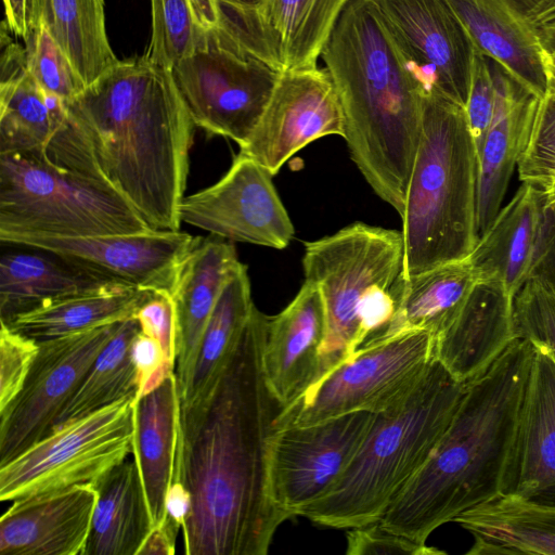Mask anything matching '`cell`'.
I'll return each instance as SVG.
<instances>
[{"label":"cell","mask_w":555,"mask_h":555,"mask_svg":"<svg viewBox=\"0 0 555 555\" xmlns=\"http://www.w3.org/2000/svg\"><path fill=\"white\" fill-rule=\"evenodd\" d=\"M435 336L423 330L362 345L313 383L274 425H312L357 411L374 414L403 400L434 359Z\"/></svg>","instance_id":"cell-10"},{"label":"cell","mask_w":555,"mask_h":555,"mask_svg":"<svg viewBox=\"0 0 555 555\" xmlns=\"http://www.w3.org/2000/svg\"><path fill=\"white\" fill-rule=\"evenodd\" d=\"M402 263L401 231L362 222L305 243V281L319 286L326 312L318 379L357 351L362 327L392 312Z\"/></svg>","instance_id":"cell-7"},{"label":"cell","mask_w":555,"mask_h":555,"mask_svg":"<svg viewBox=\"0 0 555 555\" xmlns=\"http://www.w3.org/2000/svg\"><path fill=\"white\" fill-rule=\"evenodd\" d=\"M513 5L529 20L534 15L544 0H509Z\"/></svg>","instance_id":"cell-52"},{"label":"cell","mask_w":555,"mask_h":555,"mask_svg":"<svg viewBox=\"0 0 555 555\" xmlns=\"http://www.w3.org/2000/svg\"><path fill=\"white\" fill-rule=\"evenodd\" d=\"M272 175L238 152L227 173L180 205V220L223 240L285 248L294 227Z\"/></svg>","instance_id":"cell-14"},{"label":"cell","mask_w":555,"mask_h":555,"mask_svg":"<svg viewBox=\"0 0 555 555\" xmlns=\"http://www.w3.org/2000/svg\"><path fill=\"white\" fill-rule=\"evenodd\" d=\"M546 219L543 190L522 182L469 255L479 281L499 284L514 299L538 266Z\"/></svg>","instance_id":"cell-23"},{"label":"cell","mask_w":555,"mask_h":555,"mask_svg":"<svg viewBox=\"0 0 555 555\" xmlns=\"http://www.w3.org/2000/svg\"><path fill=\"white\" fill-rule=\"evenodd\" d=\"M171 72L194 125L240 147L253 134L280 75L221 23L206 30Z\"/></svg>","instance_id":"cell-9"},{"label":"cell","mask_w":555,"mask_h":555,"mask_svg":"<svg viewBox=\"0 0 555 555\" xmlns=\"http://www.w3.org/2000/svg\"><path fill=\"white\" fill-rule=\"evenodd\" d=\"M552 11H555V0H544L542 4L538 8L534 15L530 18V21L544 15L546 13H550Z\"/></svg>","instance_id":"cell-53"},{"label":"cell","mask_w":555,"mask_h":555,"mask_svg":"<svg viewBox=\"0 0 555 555\" xmlns=\"http://www.w3.org/2000/svg\"><path fill=\"white\" fill-rule=\"evenodd\" d=\"M139 332L141 327L135 318L120 322L115 335L55 418L50 433L118 400L137 397L138 374L131 357V344Z\"/></svg>","instance_id":"cell-35"},{"label":"cell","mask_w":555,"mask_h":555,"mask_svg":"<svg viewBox=\"0 0 555 555\" xmlns=\"http://www.w3.org/2000/svg\"><path fill=\"white\" fill-rule=\"evenodd\" d=\"M466 390L437 359L399 403L375 414L348 468L320 501L301 516L335 529L382 519L423 468L450 426Z\"/></svg>","instance_id":"cell-5"},{"label":"cell","mask_w":555,"mask_h":555,"mask_svg":"<svg viewBox=\"0 0 555 555\" xmlns=\"http://www.w3.org/2000/svg\"><path fill=\"white\" fill-rule=\"evenodd\" d=\"M478 156L464 105L433 89L423 99L420 141L402 220L408 278L468 257L477 230Z\"/></svg>","instance_id":"cell-6"},{"label":"cell","mask_w":555,"mask_h":555,"mask_svg":"<svg viewBox=\"0 0 555 555\" xmlns=\"http://www.w3.org/2000/svg\"><path fill=\"white\" fill-rule=\"evenodd\" d=\"M120 322L38 343L21 391L0 411V465L50 434L55 418Z\"/></svg>","instance_id":"cell-13"},{"label":"cell","mask_w":555,"mask_h":555,"mask_svg":"<svg viewBox=\"0 0 555 555\" xmlns=\"http://www.w3.org/2000/svg\"><path fill=\"white\" fill-rule=\"evenodd\" d=\"M516 170L524 183L540 189L555 183V99L548 94L540 102Z\"/></svg>","instance_id":"cell-40"},{"label":"cell","mask_w":555,"mask_h":555,"mask_svg":"<svg viewBox=\"0 0 555 555\" xmlns=\"http://www.w3.org/2000/svg\"><path fill=\"white\" fill-rule=\"evenodd\" d=\"M66 106L41 154L118 194L154 230L178 231L196 126L171 69L119 60Z\"/></svg>","instance_id":"cell-2"},{"label":"cell","mask_w":555,"mask_h":555,"mask_svg":"<svg viewBox=\"0 0 555 555\" xmlns=\"http://www.w3.org/2000/svg\"><path fill=\"white\" fill-rule=\"evenodd\" d=\"M545 70L547 78V93L555 99V53L545 52Z\"/></svg>","instance_id":"cell-51"},{"label":"cell","mask_w":555,"mask_h":555,"mask_svg":"<svg viewBox=\"0 0 555 555\" xmlns=\"http://www.w3.org/2000/svg\"><path fill=\"white\" fill-rule=\"evenodd\" d=\"M131 357L138 374L135 400L154 390L175 373V363L166 359L160 345L142 332L137 334L131 344Z\"/></svg>","instance_id":"cell-45"},{"label":"cell","mask_w":555,"mask_h":555,"mask_svg":"<svg viewBox=\"0 0 555 555\" xmlns=\"http://www.w3.org/2000/svg\"><path fill=\"white\" fill-rule=\"evenodd\" d=\"M0 411L21 391L38 352L36 340L0 322Z\"/></svg>","instance_id":"cell-42"},{"label":"cell","mask_w":555,"mask_h":555,"mask_svg":"<svg viewBox=\"0 0 555 555\" xmlns=\"http://www.w3.org/2000/svg\"><path fill=\"white\" fill-rule=\"evenodd\" d=\"M547 207L555 208V183L542 189Z\"/></svg>","instance_id":"cell-55"},{"label":"cell","mask_w":555,"mask_h":555,"mask_svg":"<svg viewBox=\"0 0 555 555\" xmlns=\"http://www.w3.org/2000/svg\"><path fill=\"white\" fill-rule=\"evenodd\" d=\"M532 345L502 495L555 506V360L543 346Z\"/></svg>","instance_id":"cell-19"},{"label":"cell","mask_w":555,"mask_h":555,"mask_svg":"<svg viewBox=\"0 0 555 555\" xmlns=\"http://www.w3.org/2000/svg\"><path fill=\"white\" fill-rule=\"evenodd\" d=\"M375 414L357 411L312 425H273L269 441V485L287 517L327 495L365 439Z\"/></svg>","instance_id":"cell-12"},{"label":"cell","mask_w":555,"mask_h":555,"mask_svg":"<svg viewBox=\"0 0 555 555\" xmlns=\"http://www.w3.org/2000/svg\"><path fill=\"white\" fill-rule=\"evenodd\" d=\"M531 22L538 31L545 52H555V11L541 15Z\"/></svg>","instance_id":"cell-50"},{"label":"cell","mask_w":555,"mask_h":555,"mask_svg":"<svg viewBox=\"0 0 555 555\" xmlns=\"http://www.w3.org/2000/svg\"><path fill=\"white\" fill-rule=\"evenodd\" d=\"M29 30L43 24L86 86L119 60L106 33L104 0H27Z\"/></svg>","instance_id":"cell-34"},{"label":"cell","mask_w":555,"mask_h":555,"mask_svg":"<svg viewBox=\"0 0 555 555\" xmlns=\"http://www.w3.org/2000/svg\"><path fill=\"white\" fill-rule=\"evenodd\" d=\"M269 317L254 307L212 385L178 400L173 479L191 495L186 555H264L288 519L269 485V441L280 408L262 369Z\"/></svg>","instance_id":"cell-1"},{"label":"cell","mask_w":555,"mask_h":555,"mask_svg":"<svg viewBox=\"0 0 555 555\" xmlns=\"http://www.w3.org/2000/svg\"><path fill=\"white\" fill-rule=\"evenodd\" d=\"M191 507V495L181 481L172 479L166 499V517L182 528Z\"/></svg>","instance_id":"cell-48"},{"label":"cell","mask_w":555,"mask_h":555,"mask_svg":"<svg viewBox=\"0 0 555 555\" xmlns=\"http://www.w3.org/2000/svg\"><path fill=\"white\" fill-rule=\"evenodd\" d=\"M513 300L499 284L479 281L435 336L434 358L462 383L478 376L516 338Z\"/></svg>","instance_id":"cell-25"},{"label":"cell","mask_w":555,"mask_h":555,"mask_svg":"<svg viewBox=\"0 0 555 555\" xmlns=\"http://www.w3.org/2000/svg\"><path fill=\"white\" fill-rule=\"evenodd\" d=\"M1 24L0 154L43 153L67 117L66 102L47 92L27 67L26 51Z\"/></svg>","instance_id":"cell-27"},{"label":"cell","mask_w":555,"mask_h":555,"mask_svg":"<svg viewBox=\"0 0 555 555\" xmlns=\"http://www.w3.org/2000/svg\"><path fill=\"white\" fill-rule=\"evenodd\" d=\"M228 4H231L233 7L237 8H244V9H251L258 5L261 0H221Z\"/></svg>","instance_id":"cell-54"},{"label":"cell","mask_w":555,"mask_h":555,"mask_svg":"<svg viewBox=\"0 0 555 555\" xmlns=\"http://www.w3.org/2000/svg\"><path fill=\"white\" fill-rule=\"evenodd\" d=\"M134 397L69 422L0 465V500L95 483L133 452Z\"/></svg>","instance_id":"cell-11"},{"label":"cell","mask_w":555,"mask_h":555,"mask_svg":"<svg viewBox=\"0 0 555 555\" xmlns=\"http://www.w3.org/2000/svg\"><path fill=\"white\" fill-rule=\"evenodd\" d=\"M475 49L539 98L547 93L545 50L533 23L509 0H447Z\"/></svg>","instance_id":"cell-26"},{"label":"cell","mask_w":555,"mask_h":555,"mask_svg":"<svg viewBox=\"0 0 555 555\" xmlns=\"http://www.w3.org/2000/svg\"><path fill=\"white\" fill-rule=\"evenodd\" d=\"M151 39L143 55L171 69L218 25L220 0H151Z\"/></svg>","instance_id":"cell-37"},{"label":"cell","mask_w":555,"mask_h":555,"mask_svg":"<svg viewBox=\"0 0 555 555\" xmlns=\"http://www.w3.org/2000/svg\"><path fill=\"white\" fill-rule=\"evenodd\" d=\"M478 282L479 275L469 256L408 278L399 274L390 288L395 299L392 319L383 333L371 340L414 330L438 335L454 318Z\"/></svg>","instance_id":"cell-29"},{"label":"cell","mask_w":555,"mask_h":555,"mask_svg":"<svg viewBox=\"0 0 555 555\" xmlns=\"http://www.w3.org/2000/svg\"><path fill=\"white\" fill-rule=\"evenodd\" d=\"M325 333L323 297L319 286L308 281L279 314L269 318L262 369L280 410L294 403L318 379Z\"/></svg>","instance_id":"cell-21"},{"label":"cell","mask_w":555,"mask_h":555,"mask_svg":"<svg viewBox=\"0 0 555 555\" xmlns=\"http://www.w3.org/2000/svg\"><path fill=\"white\" fill-rule=\"evenodd\" d=\"M233 244L202 237L180 263L169 295L175 309V375L178 398L193 376L199 346L217 300L241 266Z\"/></svg>","instance_id":"cell-22"},{"label":"cell","mask_w":555,"mask_h":555,"mask_svg":"<svg viewBox=\"0 0 555 555\" xmlns=\"http://www.w3.org/2000/svg\"><path fill=\"white\" fill-rule=\"evenodd\" d=\"M247 267L243 263L224 285L204 331L191 383L179 401L206 391L235 348L255 307Z\"/></svg>","instance_id":"cell-36"},{"label":"cell","mask_w":555,"mask_h":555,"mask_svg":"<svg viewBox=\"0 0 555 555\" xmlns=\"http://www.w3.org/2000/svg\"><path fill=\"white\" fill-rule=\"evenodd\" d=\"M93 486L98 500L82 555H138L154 525L137 461L125 460Z\"/></svg>","instance_id":"cell-30"},{"label":"cell","mask_w":555,"mask_h":555,"mask_svg":"<svg viewBox=\"0 0 555 555\" xmlns=\"http://www.w3.org/2000/svg\"><path fill=\"white\" fill-rule=\"evenodd\" d=\"M24 42L28 70L47 92L69 102L85 90V81L43 24L33 27Z\"/></svg>","instance_id":"cell-38"},{"label":"cell","mask_w":555,"mask_h":555,"mask_svg":"<svg viewBox=\"0 0 555 555\" xmlns=\"http://www.w3.org/2000/svg\"><path fill=\"white\" fill-rule=\"evenodd\" d=\"M553 53H555V52H553Z\"/></svg>","instance_id":"cell-56"},{"label":"cell","mask_w":555,"mask_h":555,"mask_svg":"<svg viewBox=\"0 0 555 555\" xmlns=\"http://www.w3.org/2000/svg\"><path fill=\"white\" fill-rule=\"evenodd\" d=\"M327 135L345 138L341 104L327 69L282 72L240 152L274 176L294 154Z\"/></svg>","instance_id":"cell-15"},{"label":"cell","mask_w":555,"mask_h":555,"mask_svg":"<svg viewBox=\"0 0 555 555\" xmlns=\"http://www.w3.org/2000/svg\"><path fill=\"white\" fill-rule=\"evenodd\" d=\"M154 229L118 194L40 153L0 154V240L89 237Z\"/></svg>","instance_id":"cell-8"},{"label":"cell","mask_w":555,"mask_h":555,"mask_svg":"<svg viewBox=\"0 0 555 555\" xmlns=\"http://www.w3.org/2000/svg\"><path fill=\"white\" fill-rule=\"evenodd\" d=\"M153 293L111 284L46 301L2 323L39 343L133 318Z\"/></svg>","instance_id":"cell-33"},{"label":"cell","mask_w":555,"mask_h":555,"mask_svg":"<svg viewBox=\"0 0 555 555\" xmlns=\"http://www.w3.org/2000/svg\"><path fill=\"white\" fill-rule=\"evenodd\" d=\"M133 318L138 320L141 332L160 345L166 359L176 363L175 309L171 296L165 292H154Z\"/></svg>","instance_id":"cell-44"},{"label":"cell","mask_w":555,"mask_h":555,"mask_svg":"<svg viewBox=\"0 0 555 555\" xmlns=\"http://www.w3.org/2000/svg\"><path fill=\"white\" fill-rule=\"evenodd\" d=\"M96 500L91 483L14 500L0 518V555H82Z\"/></svg>","instance_id":"cell-20"},{"label":"cell","mask_w":555,"mask_h":555,"mask_svg":"<svg viewBox=\"0 0 555 555\" xmlns=\"http://www.w3.org/2000/svg\"><path fill=\"white\" fill-rule=\"evenodd\" d=\"M516 338L543 346L555 360V282L531 275L513 300Z\"/></svg>","instance_id":"cell-39"},{"label":"cell","mask_w":555,"mask_h":555,"mask_svg":"<svg viewBox=\"0 0 555 555\" xmlns=\"http://www.w3.org/2000/svg\"><path fill=\"white\" fill-rule=\"evenodd\" d=\"M533 274L555 282V208L547 207L543 248Z\"/></svg>","instance_id":"cell-47"},{"label":"cell","mask_w":555,"mask_h":555,"mask_svg":"<svg viewBox=\"0 0 555 555\" xmlns=\"http://www.w3.org/2000/svg\"><path fill=\"white\" fill-rule=\"evenodd\" d=\"M12 246L0 259V322L52 299L120 283L56 253Z\"/></svg>","instance_id":"cell-28"},{"label":"cell","mask_w":555,"mask_h":555,"mask_svg":"<svg viewBox=\"0 0 555 555\" xmlns=\"http://www.w3.org/2000/svg\"><path fill=\"white\" fill-rule=\"evenodd\" d=\"M491 63L493 62L488 56L475 49L464 108L477 156L491 125L495 106V78Z\"/></svg>","instance_id":"cell-41"},{"label":"cell","mask_w":555,"mask_h":555,"mask_svg":"<svg viewBox=\"0 0 555 555\" xmlns=\"http://www.w3.org/2000/svg\"><path fill=\"white\" fill-rule=\"evenodd\" d=\"M133 459L140 468L154 528L166 518V499L173 479L178 437L175 373L134 401Z\"/></svg>","instance_id":"cell-32"},{"label":"cell","mask_w":555,"mask_h":555,"mask_svg":"<svg viewBox=\"0 0 555 555\" xmlns=\"http://www.w3.org/2000/svg\"><path fill=\"white\" fill-rule=\"evenodd\" d=\"M321 57L341 104L351 159L401 216L426 91L374 0H348Z\"/></svg>","instance_id":"cell-3"},{"label":"cell","mask_w":555,"mask_h":555,"mask_svg":"<svg viewBox=\"0 0 555 555\" xmlns=\"http://www.w3.org/2000/svg\"><path fill=\"white\" fill-rule=\"evenodd\" d=\"M199 238L179 230H154L89 237L14 235L0 242L53 251L117 282L169 294L180 263Z\"/></svg>","instance_id":"cell-17"},{"label":"cell","mask_w":555,"mask_h":555,"mask_svg":"<svg viewBox=\"0 0 555 555\" xmlns=\"http://www.w3.org/2000/svg\"><path fill=\"white\" fill-rule=\"evenodd\" d=\"M348 0H261L251 9L221 1V21L275 70L314 68Z\"/></svg>","instance_id":"cell-18"},{"label":"cell","mask_w":555,"mask_h":555,"mask_svg":"<svg viewBox=\"0 0 555 555\" xmlns=\"http://www.w3.org/2000/svg\"><path fill=\"white\" fill-rule=\"evenodd\" d=\"M533 345L515 338L466 383L460 406L423 468L378 521L426 544L462 513L502 495Z\"/></svg>","instance_id":"cell-4"},{"label":"cell","mask_w":555,"mask_h":555,"mask_svg":"<svg viewBox=\"0 0 555 555\" xmlns=\"http://www.w3.org/2000/svg\"><path fill=\"white\" fill-rule=\"evenodd\" d=\"M3 4L9 31L24 40L29 33L27 0H3Z\"/></svg>","instance_id":"cell-49"},{"label":"cell","mask_w":555,"mask_h":555,"mask_svg":"<svg viewBox=\"0 0 555 555\" xmlns=\"http://www.w3.org/2000/svg\"><path fill=\"white\" fill-rule=\"evenodd\" d=\"M493 68L494 113L478 153L477 230L479 235L487 230L502 208L511 178L526 149L543 99L518 85L494 62Z\"/></svg>","instance_id":"cell-24"},{"label":"cell","mask_w":555,"mask_h":555,"mask_svg":"<svg viewBox=\"0 0 555 555\" xmlns=\"http://www.w3.org/2000/svg\"><path fill=\"white\" fill-rule=\"evenodd\" d=\"M425 91L465 105L475 47L447 0H374Z\"/></svg>","instance_id":"cell-16"},{"label":"cell","mask_w":555,"mask_h":555,"mask_svg":"<svg viewBox=\"0 0 555 555\" xmlns=\"http://www.w3.org/2000/svg\"><path fill=\"white\" fill-rule=\"evenodd\" d=\"M453 521L474 538L467 555H555V506L501 495Z\"/></svg>","instance_id":"cell-31"},{"label":"cell","mask_w":555,"mask_h":555,"mask_svg":"<svg viewBox=\"0 0 555 555\" xmlns=\"http://www.w3.org/2000/svg\"><path fill=\"white\" fill-rule=\"evenodd\" d=\"M180 528L170 518L166 517L160 525L152 530L138 555H172Z\"/></svg>","instance_id":"cell-46"},{"label":"cell","mask_w":555,"mask_h":555,"mask_svg":"<svg viewBox=\"0 0 555 555\" xmlns=\"http://www.w3.org/2000/svg\"><path fill=\"white\" fill-rule=\"evenodd\" d=\"M348 555H438L443 551L418 543L404 535L393 533L374 522L366 526L348 529L347 531Z\"/></svg>","instance_id":"cell-43"}]
</instances>
